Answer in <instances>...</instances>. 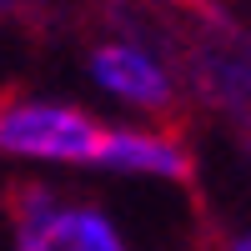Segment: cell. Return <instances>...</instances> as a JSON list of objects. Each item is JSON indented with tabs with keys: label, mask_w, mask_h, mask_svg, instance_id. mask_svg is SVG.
<instances>
[{
	"label": "cell",
	"mask_w": 251,
	"mask_h": 251,
	"mask_svg": "<svg viewBox=\"0 0 251 251\" xmlns=\"http://www.w3.org/2000/svg\"><path fill=\"white\" fill-rule=\"evenodd\" d=\"M5 251H141V241L106 196L46 176L15 191Z\"/></svg>",
	"instance_id": "cell-2"
},
{
	"label": "cell",
	"mask_w": 251,
	"mask_h": 251,
	"mask_svg": "<svg viewBox=\"0 0 251 251\" xmlns=\"http://www.w3.org/2000/svg\"><path fill=\"white\" fill-rule=\"evenodd\" d=\"M106 116L75 96L20 91L0 100V161L40 176H80L96 171Z\"/></svg>",
	"instance_id": "cell-1"
},
{
	"label": "cell",
	"mask_w": 251,
	"mask_h": 251,
	"mask_svg": "<svg viewBox=\"0 0 251 251\" xmlns=\"http://www.w3.org/2000/svg\"><path fill=\"white\" fill-rule=\"evenodd\" d=\"M221 251H251V236L246 231H236V236H226V246Z\"/></svg>",
	"instance_id": "cell-5"
},
{
	"label": "cell",
	"mask_w": 251,
	"mask_h": 251,
	"mask_svg": "<svg viewBox=\"0 0 251 251\" xmlns=\"http://www.w3.org/2000/svg\"><path fill=\"white\" fill-rule=\"evenodd\" d=\"M106 181H131V186H186L191 181V146H186L166 121H106L96 171Z\"/></svg>",
	"instance_id": "cell-4"
},
{
	"label": "cell",
	"mask_w": 251,
	"mask_h": 251,
	"mask_svg": "<svg viewBox=\"0 0 251 251\" xmlns=\"http://www.w3.org/2000/svg\"><path fill=\"white\" fill-rule=\"evenodd\" d=\"M86 86L131 121H161L181 100V71L156 40L116 30L86 50Z\"/></svg>",
	"instance_id": "cell-3"
},
{
	"label": "cell",
	"mask_w": 251,
	"mask_h": 251,
	"mask_svg": "<svg viewBox=\"0 0 251 251\" xmlns=\"http://www.w3.org/2000/svg\"><path fill=\"white\" fill-rule=\"evenodd\" d=\"M0 10H15V0H0Z\"/></svg>",
	"instance_id": "cell-6"
}]
</instances>
